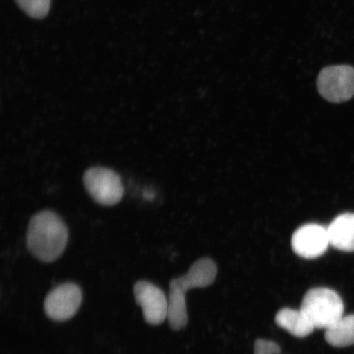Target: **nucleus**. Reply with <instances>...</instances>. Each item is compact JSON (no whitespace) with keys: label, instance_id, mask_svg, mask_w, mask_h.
<instances>
[{"label":"nucleus","instance_id":"13","mask_svg":"<svg viewBox=\"0 0 354 354\" xmlns=\"http://www.w3.org/2000/svg\"><path fill=\"white\" fill-rule=\"evenodd\" d=\"M281 347L272 340L258 339L255 342L254 354H280Z\"/></svg>","mask_w":354,"mask_h":354},{"label":"nucleus","instance_id":"1","mask_svg":"<svg viewBox=\"0 0 354 354\" xmlns=\"http://www.w3.org/2000/svg\"><path fill=\"white\" fill-rule=\"evenodd\" d=\"M68 237V227L59 215L50 210L41 211L30 221L26 245L35 258L53 263L64 254Z\"/></svg>","mask_w":354,"mask_h":354},{"label":"nucleus","instance_id":"5","mask_svg":"<svg viewBox=\"0 0 354 354\" xmlns=\"http://www.w3.org/2000/svg\"><path fill=\"white\" fill-rule=\"evenodd\" d=\"M320 95L330 103H344L354 95V68L331 66L322 71L317 82Z\"/></svg>","mask_w":354,"mask_h":354},{"label":"nucleus","instance_id":"11","mask_svg":"<svg viewBox=\"0 0 354 354\" xmlns=\"http://www.w3.org/2000/svg\"><path fill=\"white\" fill-rule=\"evenodd\" d=\"M325 339L331 346L344 348L354 344V314L343 316L325 330Z\"/></svg>","mask_w":354,"mask_h":354},{"label":"nucleus","instance_id":"2","mask_svg":"<svg viewBox=\"0 0 354 354\" xmlns=\"http://www.w3.org/2000/svg\"><path fill=\"white\" fill-rule=\"evenodd\" d=\"M216 273L218 268L214 261L203 258L196 261L184 276L175 278L170 282L167 321L172 330H180L187 325V292L193 288L212 285L215 281Z\"/></svg>","mask_w":354,"mask_h":354},{"label":"nucleus","instance_id":"8","mask_svg":"<svg viewBox=\"0 0 354 354\" xmlns=\"http://www.w3.org/2000/svg\"><path fill=\"white\" fill-rule=\"evenodd\" d=\"M329 245L327 228L318 224L302 225L291 239V246L295 253L307 259H316L324 254Z\"/></svg>","mask_w":354,"mask_h":354},{"label":"nucleus","instance_id":"3","mask_svg":"<svg viewBox=\"0 0 354 354\" xmlns=\"http://www.w3.org/2000/svg\"><path fill=\"white\" fill-rule=\"evenodd\" d=\"M301 310L315 329L326 330L344 316V303L338 293L329 288H313L304 295Z\"/></svg>","mask_w":354,"mask_h":354},{"label":"nucleus","instance_id":"10","mask_svg":"<svg viewBox=\"0 0 354 354\" xmlns=\"http://www.w3.org/2000/svg\"><path fill=\"white\" fill-rule=\"evenodd\" d=\"M275 320L278 326L297 338L307 337L315 330L301 309L283 308L277 313Z\"/></svg>","mask_w":354,"mask_h":354},{"label":"nucleus","instance_id":"4","mask_svg":"<svg viewBox=\"0 0 354 354\" xmlns=\"http://www.w3.org/2000/svg\"><path fill=\"white\" fill-rule=\"evenodd\" d=\"M83 184L88 196L102 206L116 205L124 196L120 176L107 167L88 168L84 174Z\"/></svg>","mask_w":354,"mask_h":354},{"label":"nucleus","instance_id":"6","mask_svg":"<svg viewBox=\"0 0 354 354\" xmlns=\"http://www.w3.org/2000/svg\"><path fill=\"white\" fill-rule=\"evenodd\" d=\"M82 302L81 288L74 283H64L48 294L44 310L51 320L64 322L76 315Z\"/></svg>","mask_w":354,"mask_h":354},{"label":"nucleus","instance_id":"12","mask_svg":"<svg viewBox=\"0 0 354 354\" xmlns=\"http://www.w3.org/2000/svg\"><path fill=\"white\" fill-rule=\"evenodd\" d=\"M26 15L34 19H43L50 11L51 0H16Z\"/></svg>","mask_w":354,"mask_h":354},{"label":"nucleus","instance_id":"7","mask_svg":"<svg viewBox=\"0 0 354 354\" xmlns=\"http://www.w3.org/2000/svg\"><path fill=\"white\" fill-rule=\"evenodd\" d=\"M136 304L142 309L144 319L150 325H160L167 319L168 297L160 288L151 282L137 281L134 286Z\"/></svg>","mask_w":354,"mask_h":354},{"label":"nucleus","instance_id":"9","mask_svg":"<svg viewBox=\"0 0 354 354\" xmlns=\"http://www.w3.org/2000/svg\"><path fill=\"white\" fill-rule=\"evenodd\" d=\"M328 231L330 245L336 250L354 252V214H340L331 221Z\"/></svg>","mask_w":354,"mask_h":354}]
</instances>
